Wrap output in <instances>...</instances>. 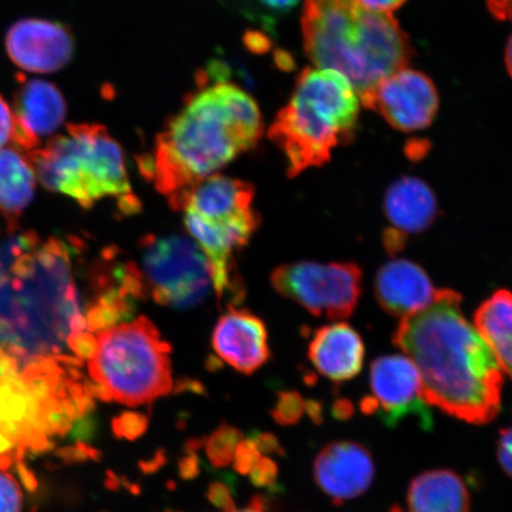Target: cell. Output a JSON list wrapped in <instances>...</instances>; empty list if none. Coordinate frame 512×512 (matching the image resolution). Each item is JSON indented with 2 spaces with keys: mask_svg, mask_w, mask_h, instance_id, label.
<instances>
[{
  "mask_svg": "<svg viewBox=\"0 0 512 512\" xmlns=\"http://www.w3.org/2000/svg\"><path fill=\"white\" fill-rule=\"evenodd\" d=\"M21 486L8 472L0 470V512H22Z\"/></svg>",
  "mask_w": 512,
  "mask_h": 512,
  "instance_id": "27",
  "label": "cell"
},
{
  "mask_svg": "<svg viewBox=\"0 0 512 512\" xmlns=\"http://www.w3.org/2000/svg\"><path fill=\"white\" fill-rule=\"evenodd\" d=\"M497 454L504 472L512 477V427L499 433Z\"/></svg>",
  "mask_w": 512,
  "mask_h": 512,
  "instance_id": "31",
  "label": "cell"
},
{
  "mask_svg": "<svg viewBox=\"0 0 512 512\" xmlns=\"http://www.w3.org/2000/svg\"><path fill=\"white\" fill-rule=\"evenodd\" d=\"M375 291L382 309L401 319L424 310L438 292L427 273L405 259L389 261L380 268Z\"/></svg>",
  "mask_w": 512,
  "mask_h": 512,
  "instance_id": "18",
  "label": "cell"
},
{
  "mask_svg": "<svg viewBox=\"0 0 512 512\" xmlns=\"http://www.w3.org/2000/svg\"><path fill=\"white\" fill-rule=\"evenodd\" d=\"M15 119L8 102L0 95V149L14 137Z\"/></svg>",
  "mask_w": 512,
  "mask_h": 512,
  "instance_id": "32",
  "label": "cell"
},
{
  "mask_svg": "<svg viewBox=\"0 0 512 512\" xmlns=\"http://www.w3.org/2000/svg\"><path fill=\"white\" fill-rule=\"evenodd\" d=\"M364 352L361 336L345 323L320 328L309 347L313 366L320 374L336 382L349 381L360 374Z\"/></svg>",
  "mask_w": 512,
  "mask_h": 512,
  "instance_id": "19",
  "label": "cell"
},
{
  "mask_svg": "<svg viewBox=\"0 0 512 512\" xmlns=\"http://www.w3.org/2000/svg\"><path fill=\"white\" fill-rule=\"evenodd\" d=\"M36 174L29 159L14 149L0 150V211L14 223L34 200Z\"/></svg>",
  "mask_w": 512,
  "mask_h": 512,
  "instance_id": "22",
  "label": "cell"
},
{
  "mask_svg": "<svg viewBox=\"0 0 512 512\" xmlns=\"http://www.w3.org/2000/svg\"><path fill=\"white\" fill-rule=\"evenodd\" d=\"M261 453L249 438L242 439L238 448H236L233 459L234 469L239 475L246 476L252 471L256 463L259 462Z\"/></svg>",
  "mask_w": 512,
  "mask_h": 512,
  "instance_id": "28",
  "label": "cell"
},
{
  "mask_svg": "<svg viewBox=\"0 0 512 512\" xmlns=\"http://www.w3.org/2000/svg\"><path fill=\"white\" fill-rule=\"evenodd\" d=\"M179 476L184 480L195 479L200 475V458L195 452H185L178 463Z\"/></svg>",
  "mask_w": 512,
  "mask_h": 512,
  "instance_id": "34",
  "label": "cell"
},
{
  "mask_svg": "<svg viewBox=\"0 0 512 512\" xmlns=\"http://www.w3.org/2000/svg\"><path fill=\"white\" fill-rule=\"evenodd\" d=\"M361 268L352 262L302 261L283 265L272 274V285L318 317L341 320L354 312L362 290Z\"/></svg>",
  "mask_w": 512,
  "mask_h": 512,
  "instance_id": "10",
  "label": "cell"
},
{
  "mask_svg": "<svg viewBox=\"0 0 512 512\" xmlns=\"http://www.w3.org/2000/svg\"><path fill=\"white\" fill-rule=\"evenodd\" d=\"M165 463V454L163 451H159L155 458L149 460V462H145L140 467L146 473L155 472Z\"/></svg>",
  "mask_w": 512,
  "mask_h": 512,
  "instance_id": "37",
  "label": "cell"
},
{
  "mask_svg": "<svg viewBox=\"0 0 512 512\" xmlns=\"http://www.w3.org/2000/svg\"><path fill=\"white\" fill-rule=\"evenodd\" d=\"M437 198L419 178L395 182L384 197V213L393 229L386 236L389 251H398L406 235L424 232L437 216Z\"/></svg>",
  "mask_w": 512,
  "mask_h": 512,
  "instance_id": "17",
  "label": "cell"
},
{
  "mask_svg": "<svg viewBox=\"0 0 512 512\" xmlns=\"http://www.w3.org/2000/svg\"><path fill=\"white\" fill-rule=\"evenodd\" d=\"M213 348L222 361L247 375L270 358L264 322L243 310H230L220 318L213 334Z\"/></svg>",
  "mask_w": 512,
  "mask_h": 512,
  "instance_id": "16",
  "label": "cell"
},
{
  "mask_svg": "<svg viewBox=\"0 0 512 512\" xmlns=\"http://www.w3.org/2000/svg\"><path fill=\"white\" fill-rule=\"evenodd\" d=\"M242 433L238 428L221 425L204 441L207 458L214 467H226L233 463L236 448L242 440Z\"/></svg>",
  "mask_w": 512,
  "mask_h": 512,
  "instance_id": "23",
  "label": "cell"
},
{
  "mask_svg": "<svg viewBox=\"0 0 512 512\" xmlns=\"http://www.w3.org/2000/svg\"><path fill=\"white\" fill-rule=\"evenodd\" d=\"M234 2L247 17L273 27L275 21L290 12L300 0H234Z\"/></svg>",
  "mask_w": 512,
  "mask_h": 512,
  "instance_id": "24",
  "label": "cell"
},
{
  "mask_svg": "<svg viewBox=\"0 0 512 512\" xmlns=\"http://www.w3.org/2000/svg\"><path fill=\"white\" fill-rule=\"evenodd\" d=\"M361 106L360 96L344 75L306 68L268 130V137L287 159L288 177L323 166L337 146L349 143Z\"/></svg>",
  "mask_w": 512,
  "mask_h": 512,
  "instance_id": "5",
  "label": "cell"
},
{
  "mask_svg": "<svg viewBox=\"0 0 512 512\" xmlns=\"http://www.w3.org/2000/svg\"><path fill=\"white\" fill-rule=\"evenodd\" d=\"M305 411L317 424L322 421V405L319 402L313 400L305 401Z\"/></svg>",
  "mask_w": 512,
  "mask_h": 512,
  "instance_id": "38",
  "label": "cell"
},
{
  "mask_svg": "<svg viewBox=\"0 0 512 512\" xmlns=\"http://www.w3.org/2000/svg\"><path fill=\"white\" fill-rule=\"evenodd\" d=\"M14 96V140L18 149L31 151L42 138L59 130L67 117V102L53 83L18 75Z\"/></svg>",
  "mask_w": 512,
  "mask_h": 512,
  "instance_id": "14",
  "label": "cell"
},
{
  "mask_svg": "<svg viewBox=\"0 0 512 512\" xmlns=\"http://www.w3.org/2000/svg\"><path fill=\"white\" fill-rule=\"evenodd\" d=\"M27 158L44 188L73 198L82 208L115 197L125 214L140 209L128 182L123 150L105 126L68 125L67 134L54 137Z\"/></svg>",
  "mask_w": 512,
  "mask_h": 512,
  "instance_id": "6",
  "label": "cell"
},
{
  "mask_svg": "<svg viewBox=\"0 0 512 512\" xmlns=\"http://www.w3.org/2000/svg\"><path fill=\"white\" fill-rule=\"evenodd\" d=\"M390 126L411 133L430 126L439 108V94L425 74L408 67L396 70L361 99Z\"/></svg>",
  "mask_w": 512,
  "mask_h": 512,
  "instance_id": "12",
  "label": "cell"
},
{
  "mask_svg": "<svg viewBox=\"0 0 512 512\" xmlns=\"http://www.w3.org/2000/svg\"><path fill=\"white\" fill-rule=\"evenodd\" d=\"M249 477L256 488H270L277 482L278 466L270 458H260L249 472Z\"/></svg>",
  "mask_w": 512,
  "mask_h": 512,
  "instance_id": "29",
  "label": "cell"
},
{
  "mask_svg": "<svg viewBox=\"0 0 512 512\" xmlns=\"http://www.w3.org/2000/svg\"><path fill=\"white\" fill-rule=\"evenodd\" d=\"M74 48V37L66 25L48 19H22L5 37L10 60L35 74L55 73L66 67L73 59Z\"/></svg>",
  "mask_w": 512,
  "mask_h": 512,
  "instance_id": "13",
  "label": "cell"
},
{
  "mask_svg": "<svg viewBox=\"0 0 512 512\" xmlns=\"http://www.w3.org/2000/svg\"><path fill=\"white\" fill-rule=\"evenodd\" d=\"M505 66H507L508 72L512 78V35L509 38L507 49H505Z\"/></svg>",
  "mask_w": 512,
  "mask_h": 512,
  "instance_id": "40",
  "label": "cell"
},
{
  "mask_svg": "<svg viewBox=\"0 0 512 512\" xmlns=\"http://www.w3.org/2000/svg\"><path fill=\"white\" fill-rule=\"evenodd\" d=\"M262 133L264 121L251 95L234 83L206 82L159 134L144 170L170 206L182 210L197 184L254 149Z\"/></svg>",
  "mask_w": 512,
  "mask_h": 512,
  "instance_id": "3",
  "label": "cell"
},
{
  "mask_svg": "<svg viewBox=\"0 0 512 512\" xmlns=\"http://www.w3.org/2000/svg\"><path fill=\"white\" fill-rule=\"evenodd\" d=\"M73 255L66 242L34 232L0 243V352L34 389L61 393L83 379V362L69 348L88 331Z\"/></svg>",
  "mask_w": 512,
  "mask_h": 512,
  "instance_id": "1",
  "label": "cell"
},
{
  "mask_svg": "<svg viewBox=\"0 0 512 512\" xmlns=\"http://www.w3.org/2000/svg\"><path fill=\"white\" fill-rule=\"evenodd\" d=\"M406 2L407 0H360L364 8L375 12H383V14H393Z\"/></svg>",
  "mask_w": 512,
  "mask_h": 512,
  "instance_id": "35",
  "label": "cell"
},
{
  "mask_svg": "<svg viewBox=\"0 0 512 512\" xmlns=\"http://www.w3.org/2000/svg\"><path fill=\"white\" fill-rule=\"evenodd\" d=\"M475 325L512 380V293L501 290L486 299L476 312Z\"/></svg>",
  "mask_w": 512,
  "mask_h": 512,
  "instance_id": "21",
  "label": "cell"
},
{
  "mask_svg": "<svg viewBox=\"0 0 512 512\" xmlns=\"http://www.w3.org/2000/svg\"><path fill=\"white\" fill-rule=\"evenodd\" d=\"M136 264L146 297L176 310L203 302L213 278L209 261L195 241L182 236L149 235L140 242Z\"/></svg>",
  "mask_w": 512,
  "mask_h": 512,
  "instance_id": "9",
  "label": "cell"
},
{
  "mask_svg": "<svg viewBox=\"0 0 512 512\" xmlns=\"http://www.w3.org/2000/svg\"><path fill=\"white\" fill-rule=\"evenodd\" d=\"M302 29L311 62L344 75L360 100L412 59L393 14L371 11L360 0H305Z\"/></svg>",
  "mask_w": 512,
  "mask_h": 512,
  "instance_id": "4",
  "label": "cell"
},
{
  "mask_svg": "<svg viewBox=\"0 0 512 512\" xmlns=\"http://www.w3.org/2000/svg\"><path fill=\"white\" fill-rule=\"evenodd\" d=\"M115 437L136 440L147 431L149 419L142 413L124 412L112 421Z\"/></svg>",
  "mask_w": 512,
  "mask_h": 512,
  "instance_id": "26",
  "label": "cell"
},
{
  "mask_svg": "<svg viewBox=\"0 0 512 512\" xmlns=\"http://www.w3.org/2000/svg\"><path fill=\"white\" fill-rule=\"evenodd\" d=\"M313 475L325 495L335 503H343L363 495L370 488L375 465L366 447L354 441H334L319 452Z\"/></svg>",
  "mask_w": 512,
  "mask_h": 512,
  "instance_id": "15",
  "label": "cell"
},
{
  "mask_svg": "<svg viewBox=\"0 0 512 512\" xmlns=\"http://www.w3.org/2000/svg\"><path fill=\"white\" fill-rule=\"evenodd\" d=\"M486 5L499 21L512 22V0H486Z\"/></svg>",
  "mask_w": 512,
  "mask_h": 512,
  "instance_id": "36",
  "label": "cell"
},
{
  "mask_svg": "<svg viewBox=\"0 0 512 512\" xmlns=\"http://www.w3.org/2000/svg\"><path fill=\"white\" fill-rule=\"evenodd\" d=\"M394 344L418 369L428 405L472 425L497 418L503 371L477 326L464 316L460 294L438 290L424 310L401 319Z\"/></svg>",
  "mask_w": 512,
  "mask_h": 512,
  "instance_id": "2",
  "label": "cell"
},
{
  "mask_svg": "<svg viewBox=\"0 0 512 512\" xmlns=\"http://www.w3.org/2000/svg\"><path fill=\"white\" fill-rule=\"evenodd\" d=\"M409 512H470V492L462 477L450 470L422 473L409 485Z\"/></svg>",
  "mask_w": 512,
  "mask_h": 512,
  "instance_id": "20",
  "label": "cell"
},
{
  "mask_svg": "<svg viewBox=\"0 0 512 512\" xmlns=\"http://www.w3.org/2000/svg\"><path fill=\"white\" fill-rule=\"evenodd\" d=\"M305 412V400L297 392H280L272 409V418L281 426L298 424Z\"/></svg>",
  "mask_w": 512,
  "mask_h": 512,
  "instance_id": "25",
  "label": "cell"
},
{
  "mask_svg": "<svg viewBox=\"0 0 512 512\" xmlns=\"http://www.w3.org/2000/svg\"><path fill=\"white\" fill-rule=\"evenodd\" d=\"M248 438L253 441L260 453H277L280 454V456H283L284 454L283 447H281L278 439L275 438V435L273 434L254 432L252 435H249Z\"/></svg>",
  "mask_w": 512,
  "mask_h": 512,
  "instance_id": "33",
  "label": "cell"
},
{
  "mask_svg": "<svg viewBox=\"0 0 512 512\" xmlns=\"http://www.w3.org/2000/svg\"><path fill=\"white\" fill-rule=\"evenodd\" d=\"M251 184L210 176L191 190L182 211L192 239L209 261L214 290L220 298L234 291V253L245 247L259 227Z\"/></svg>",
  "mask_w": 512,
  "mask_h": 512,
  "instance_id": "8",
  "label": "cell"
},
{
  "mask_svg": "<svg viewBox=\"0 0 512 512\" xmlns=\"http://www.w3.org/2000/svg\"><path fill=\"white\" fill-rule=\"evenodd\" d=\"M209 502L217 509L224 512H232L235 510V502L232 491H230L227 483L214 482L209 485L207 491Z\"/></svg>",
  "mask_w": 512,
  "mask_h": 512,
  "instance_id": "30",
  "label": "cell"
},
{
  "mask_svg": "<svg viewBox=\"0 0 512 512\" xmlns=\"http://www.w3.org/2000/svg\"><path fill=\"white\" fill-rule=\"evenodd\" d=\"M370 387L373 396L362 402L364 413H376L387 427L414 416L422 428L430 430L431 406L422 398L419 371L406 355L377 358L370 368Z\"/></svg>",
  "mask_w": 512,
  "mask_h": 512,
  "instance_id": "11",
  "label": "cell"
},
{
  "mask_svg": "<svg viewBox=\"0 0 512 512\" xmlns=\"http://www.w3.org/2000/svg\"><path fill=\"white\" fill-rule=\"evenodd\" d=\"M96 349L87 362L92 398L128 407L147 405L174 389L171 348L144 316L95 334Z\"/></svg>",
  "mask_w": 512,
  "mask_h": 512,
  "instance_id": "7",
  "label": "cell"
},
{
  "mask_svg": "<svg viewBox=\"0 0 512 512\" xmlns=\"http://www.w3.org/2000/svg\"><path fill=\"white\" fill-rule=\"evenodd\" d=\"M334 414L338 419L348 418L351 414V405L347 401H338L334 407Z\"/></svg>",
  "mask_w": 512,
  "mask_h": 512,
  "instance_id": "39",
  "label": "cell"
}]
</instances>
